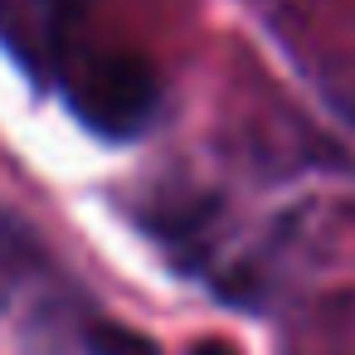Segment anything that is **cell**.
<instances>
[{
    "mask_svg": "<svg viewBox=\"0 0 355 355\" xmlns=\"http://www.w3.org/2000/svg\"><path fill=\"white\" fill-rule=\"evenodd\" d=\"M161 103L156 69L132 49H93L69 64V107L98 137H137Z\"/></svg>",
    "mask_w": 355,
    "mask_h": 355,
    "instance_id": "cell-1",
    "label": "cell"
},
{
    "mask_svg": "<svg viewBox=\"0 0 355 355\" xmlns=\"http://www.w3.org/2000/svg\"><path fill=\"white\" fill-rule=\"evenodd\" d=\"M190 355H239V350H229L224 340H200V345H195Z\"/></svg>",
    "mask_w": 355,
    "mask_h": 355,
    "instance_id": "cell-4",
    "label": "cell"
},
{
    "mask_svg": "<svg viewBox=\"0 0 355 355\" xmlns=\"http://www.w3.org/2000/svg\"><path fill=\"white\" fill-rule=\"evenodd\" d=\"M35 268H40V243H35V234H30L15 214L0 209V311H6V306L15 302V292L35 277Z\"/></svg>",
    "mask_w": 355,
    "mask_h": 355,
    "instance_id": "cell-2",
    "label": "cell"
},
{
    "mask_svg": "<svg viewBox=\"0 0 355 355\" xmlns=\"http://www.w3.org/2000/svg\"><path fill=\"white\" fill-rule=\"evenodd\" d=\"M88 350H93V355H156L137 331H127V326H117V321H112V326H107V321H103V326H93Z\"/></svg>",
    "mask_w": 355,
    "mask_h": 355,
    "instance_id": "cell-3",
    "label": "cell"
}]
</instances>
